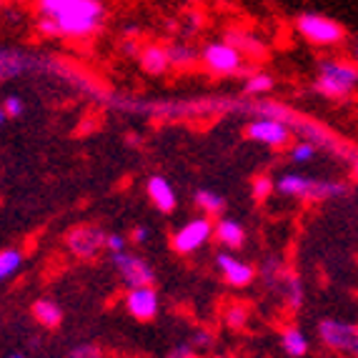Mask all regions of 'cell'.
<instances>
[{
  "label": "cell",
  "instance_id": "ffe728a7",
  "mask_svg": "<svg viewBox=\"0 0 358 358\" xmlns=\"http://www.w3.org/2000/svg\"><path fill=\"white\" fill-rule=\"evenodd\" d=\"M196 203L203 208L206 215H218V213H223V208H226V201H223V196H218L215 191H208V188H198V191H196Z\"/></svg>",
  "mask_w": 358,
  "mask_h": 358
},
{
  "label": "cell",
  "instance_id": "f546056e",
  "mask_svg": "<svg viewBox=\"0 0 358 358\" xmlns=\"http://www.w3.org/2000/svg\"><path fill=\"white\" fill-rule=\"evenodd\" d=\"M106 251H110V253H123V251H126V236H120V233H108Z\"/></svg>",
  "mask_w": 358,
  "mask_h": 358
},
{
  "label": "cell",
  "instance_id": "d590c367",
  "mask_svg": "<svg viewBox=\"0 0 358 358\" xmlns=\"http://www.w3.org/2000/svg\"><path fill=\"white\" fill-rule=\"evenodd\" d=\"M6 358H28V356H25V353H20V351H15V353H8Z\"/></svg>",
  "mask_w": 358,
  "mask_h": 358
},
{
  "label": "cell",
  "instance_id": "5b68a950",
  "mask_svg": "<svg viewBox=\"0 0 358 358\" xmlns=\"http://www.w3.org/2000/svg\"><path fill=\"white\" fill-rule=\"evenodd\" d=\"M318 338L329 351L348 358H358V323L323 318L318 323Z\"/></svg>",
  "mask_w": 358,
  "mask_h": 358
},
{
  "label": "cell",
  "instance_id": "ac0fdd59",
  "mask_svg": "<svg viewBox=\"0 0 358 358\" xmlns=\"http://www.w3.org/2000/svg\"><path fill=\"white\" fill-rule=\"evenodd\" d=\"M23 253L18 248H8V251H0V283L8 281L10 275H15L23 268Z\"/></svg>",
  "mask_w": 358,
  "mask_h": 358
},
{
  "label": "cell",
  "instance_id": "7402d4cb",
  "mask_svg": "<svg viewBox=\"0 0 358 358\" xmlns=\"http://www.w3.org/2000/svg\"><path fill=\"white\" fill-rule=\"evenodd\" d=\"M28 68L23 55L18 53H0V80H8V78H15L18 73H23Z\"/></svg>",
  "mask_w": 358,
  "mask_h": 358
},
{
  "label": "cell",
  "instance_id": "74e56055",
  "mask_svg": "<svg viewBox=\"0 0 358 358\" xmlns=\"http://www.w3.org/2000/svg\"><path fill=\"white\" fill-rule=\"evenodd\" d=\"M353 63L358 66V43H356V48H353Z\"/></svg>",
  "mask_w": 358,
  "mask_h": 358
},
{
  "label": "cell",
  "instance_id": "f1b7e54d",
  "mask_svg": "<svg viewBox=\"0 0 358 358\" xmlns=\"http://www.w3.org/2000/svg\"><path fill=\"white\" fill-rule=\"evenodd\" d=\"M23 101H20L18 96H8L6 101H3V110H6L8 118H18L20 113H23Z\"/></svg>",
  "mask_w": 358,
  "mask_h": 358
},
{
  "label": "cell",
  "instance_id": "ba28073f",
  "mask_svg": "<svg viewBox=\"0 0 358 358\" xmlns=\"http://www.w3.org/2000/svg\"><path fill=\"white\" fill-rule=\"evenodd\" d=\"M106 238L108 233H103L98 226H78L66 236V245L76 258L90 261L106 248Z\"/></svg>",
  "mask_w": 358,
  "mask_h": 358
},
{
  "label": "cell",
  "instance_id": "d6986e66",
  "mask_svg": "<svg viewBox=\"0 0 358 358\" xmlns=\"http://www.w3.org/2000/svg\"><path fill=\"white\" fill-rule=\"evenodd\" d=\"M226 43L228 45H233V48L238 50L241 55H245V53H251V55H261L263 50V45L258 43V38H253V36H245V33H236V30H231L228 33V38H226Z\"/></svg>",
  "mask_w": 358,
  "mask_h": 358
},
{
  "label": "cell",
  "instance_id": "4316f807",
  "mask_svg": "<svg viewBox=\"0 0 358 358\" xmlns=\"http://www.w3.org/2000/svg\"><path fill=\"white\" fill-rule=\"evenodd\" d=\"M273 191H275V183L268 176H258V178L253 180V198H256V201H266Z\"/></svg>",
  "mask_w": 358,
  "mask_h": 358
},
{
  "label": "cell",
  "instance_id": "484cf974",
  "mask_svg": "<svg viewBox=\"0 0 358 358\" xmlns=\"http://www.w3.org/2000/svg\"><path fill=\"white\" fill-rule=\"evenodd\" d=\"M313 155H316V145L310 143V141H299V143L291 148L293 163H308Z\"/></svg>",
  "mask_w": 358,
  "mask_h": 358
},
{
  "label": "cell",
  "instance_id": "7c38bea8",
  "mask_svg": "<svg viewBox=\"0 0 358 358\" xmlns=\"http://www.w3.org/2000/svg\"><path fill=\"white\" fill-rule=\"evenodd\" d=\"M203 63L213 73L228 76V73L238 71L241 63H243V55L233 48V45H228V43H213V45H208L203 50Z\"/></svg>",
  "mask_w": 358,
  "mask_h": 358
},
{
  "label": "cell",
  "instance_id": "9a60e30c",
  "mask_svg": "<svg viewBox=\"0 0 358 358\" xmlns=\"http://www.w3.org/2000/svg\"><path fill=\"white\" fill-rule=\"evenodd\" d=\"M213 236L218 238V243L226 245V248H241L245 243V231L238 221H233V218H221V221L213 226Z\"/></svg>",
  "mask_w": 358,
  "mask_h": 358
},
{
  "label": "cell",
  "instance_id": "8fae6325",
  "mask_svg": "<svg viewBox=\"0 0 358 358\" xmlns=\"http://www.w3.org/2000/svg\"><path fill=\"white\" fill-rule=\"evenodd\" d=\"M215 266L221 271L223 281L233 288L251 286L253 278H256V268H253L251 263L241 261V258H236L233 253H218V256H215Z\"/></svg>",
  "mask_w": 358,
  "mask_h": 358
},
{
  "label": "cell",
  "instance_id": "5bb4252c",
  "mask_svg": "<svg viewBox=\"0 0 358 358\" xmlns=\"http://www.w3.org/2000/svg\"><path fill=\"white\" fill-rule=\"evenodd\" d=\"M281 348L288 358H306L310 351V341L303 329L299 326H286L281 331Z\"/></svg>",
  "mask_w": 358,
  "mask_h": 358
},
{
  "label": "cell",
  "instance_id": "52a82bcc",
  "mask_svg": "<svg viewBox=\"0 0 358 358\" xmlns=\"http://www.w3.org/2000/svg\"><path fill=\"white\" fill-rule=\"evenodd\" d=\"M210 236H213V223L208 218H193V221H188L173 233L171 245L180 256H191V253H196L198 248H203L208 243Z\"/></svg>",
  "mask_w": 358,
  "mask_h": 358
},
{
  "label": "cell",
  "instance_id": "e0dca14e",
  "mask_svg": "<svg viewBox=\"0 0 358 358\" xmlns=\"http://www.w3.org/2000/svg\"><path fill=\"white\" fill-rule=\"evenodd\" d=\"M281 291H283V299L291 308H301L303 306V299H306V291H303V283H301L299 275L293 273H286L281 281Z\"/></svg>",
  "mask_w": 358,
  "mask_h": 358
},
{
  "label": "cell",
  "instance_id": "2e32d148",
  "mask_svg": "<svg viewBox=\"0 0 358 358\" xmlns=\"http://www.w3.org/2000/svg\"><path fill=\"white\" fill-rule=\"evenodd\" d=\"M30 310H33V318L45 329H58L63 323V308L50 299H38Z\"/></svg>",
  "mask_w": 358,
  "mask_h": 358
},
{
  "label": "cell",
  "instance_id": "8992f818",
  "mask_svg": "<svg viewBox=\"0 0 358 358\" xmlns=\"http://www.w3.org/2000/svg\"><path fill=\"white\" fill-rule=\"evenodd\" d=\"M113 266L118 278L123 281L126 288H141V286H153L155 271L150 268V263H145L143 258L133 256V253H113Z\"/></svg>",
  "mask_w": 358,
  "mask_h": 358
},
{
  "label": "cell",
  "instance_id": "30bf717a",
  "mask_svg": "<svg viewBox=\"0 0 358 358\" xmlns=\"http://www.w3.org/2000/svg\"><path fill=\"white\" fill-rule=\"evenodd\" d=\"M126 308L136 321H153L161 310V301L153 286L128 288L126 293Z\"/></svg>",
  "mask_w": 358,
  "mask_h": 358
},
{
  "label": "cell",
  "instance_id": "44dd1931",
  "mask_svg": "<svg viewBox=\"0 0 358 358\" xmlns=\"http://www.w3.org/2000/svg\"><path fill=\"white\" fill-rule=\"evenodd\" d=\"M141 63H143V68L148 73H163L168 68V63H171V58H168V50L166 48H145L143 50V58H141Z\"/></svg>",
  "mask_w": 358,
  "mask_h": 358
},
{
  "label": "cell",
  "instance_id": "277c9868",
  "mask_svg": "<svg viewBox=\"0 0 358 358\" xmlns=\"http://www.w3.org/2000/svg\"><path fill=\"white\" fill-rule=\"evenodd\" d=\"M296 30L303 41H308L310 45H318V48H331V45L346 41V28L316 10L301 13L296 18Z\"/></svg>",
  "mask_w": 358,
  "mask_h": 358
},
{
  "label": "cell",
  "instance_id": "4dcf8cb0",
  "mask_svg": "<svg viewBox=\"0 0 358 358\" xmlns=\"http://www.w3.org/2000/svg\"><path fill=\"white\" fill-rule=\"evenodd\" d=\"M193 348H210L213 346V334L210 331H193V341H191Z\"/></svg>",
  "mask_w": 358,
  "mask_h": 358
},
{
  "label": "cell",
  "instance_id": "cb8c5ba5",
  "mask_svg": "<svg viewBox=\"0 0 358 358\" xmlns=\"http://www.w3.org/2000/svg\"><path fill=\"white\" fill-rule=\"evenodd\" d=\"M243 90L248 96H263V93H271L273 90V78L268 73H253V76L245 78Z\"/></svg>",
  "mask_w": 358,
  "mask_h": 358
},
{
  "label": "cell",
  "instance_id": "4fadbf2b",
  "mask_svg": "<svg viewBox=\"0 0 358 358\" xmlns=\"http://www.w3.org/2000/svg\"><path fill=\"white\" fill-rule=\"evenodd\" d=\"M148 196H150V201H153V206L161 210V213H173L176 203H178L173 185L168 183V178H163V176H150Z\"/></svg>",
  "mask_w": 358,
  "mask_h": 358
},
{
  "label": "cell",
  "instance_id": "8d00e7d4",
  "mask_svg": "<svg viewBox=\"0 0 358 358\" xmlns=\"http://www.w3.org/2000/svg\"><path fill=\"white\" fill-rule=\"evenodd\" d=\"M8 115H6V110H3V106H0V126H3V120H6Z\"/></svg>",
  "mask_w": 358,
  "mask_h": 358
},
{
  "label": "cell",
  "instance_id": "83f0119b",
  "mask_svg": "<svg viewBox=\"0 0 358 358\" xmlns=\"http://www.w3.org/2000/svg\"><path fill=\"white\" fill-rule=\"evenodd\" d=\"M66 358H103V348L96 346V343H80Z\"/></svg>",
  "mask_w": 358,
  "mask_h": 358
},
{
  "label": "cell",
  "instance_id": "d6a6232c",
  "mask_svg": "<svg viewBox=\"0 0 358 358\" xmlns=\"http://www.w3.org/2000/svg\"><path fill=\"white\" fill-rule=\"evenodd\" d=\"M168 358H198V351L191 343H178L173 351L168 353Z\"/></svg>",
  "mask_w": 358,
  "mask_h": 358
},
{
  "label": "cell",
  "instance_id": "6da1fadb",
  "mask_svg": "<svg viewBox=\"0 0 358 358\" xmlns=\"http://www.w3.org/2000/svg\"><path fill=\"white\" fill-rule=\"evenodd\" d=\"M45 36L88 38L103 23L101 0H38Z\"/></svg>",
  "mask_w": 358,
  "mask_h": 358
},
{
  "label": "cell",
  "instance_id": "d4e9b609",
  "mask_svg": "<svg viewBox=\"0 0 358 358\" xmlns=\"http://www.w3.org/2000/svg\"><path fill=\"white\" fill-rule=\"evenodd\" d=\"M261 275L268 283H275V281H283L286 271H283V266L278 261H275V258H266V263L261 266Z\"/></svg>",
  "mask_w": 358,
  "mask_h": 358
},
{
  "label": "cell",
  "instance_id": "7a4b0ae2",
  "mask_svg": "<svg viewBox=\"0 0 358 358\" xmlns=\"http://www.w3.org/2000/svg\"><path fill=\"white\" fill-rule=\"evenodd\" d=\"M313 90L329 101H346L358 90V66L348 60H321Z\"/></svg>",
  "mask_w": 358,
  "mask_h": 358
},
{
  "label": "cell",
  "instance_id": "836d02e7",
  "mask_svg": "<svg viewBox=\"0 0 358 358\" xmlns=\"http://www.w3.org/2000/svg\"><path fill=\"white\" fill-rule=\"evenodd\" d=\"M150 238V228L148 226H136L133 228V241L136 243H145Z\"/></svg>",
  "mask_w": 358,
  "mask_h": 358
},
{
  "label": "cell",
  "instance_id": "e575fe53",
  "mask_svg": "<svg viewBox=\"0 0 358 358\" xmlns=\"http://www.w3.org/2000/svg\"><path fill=\"white\" fill-rule=\"evenodd\" d=\"M351 171H353V178L358 180V153H353V161H351Z\"/></svg>",
  "mask_w": 358,
  "mask_h": 358
},
{
  "label": "cell",
  "instance_id": "f35d334b",
  "mask_svg": "<svg viewBox=\"0 0 358 358\" xmlns=\"http://www.w3.org/2000/svg\"><path fill=\"white\" fill-rule=\"evenodd\" d=\"M213 358H226V356H213Z\"/></svg>",
  "mask_w": 358,
  "mask_h": 358
},
{
  "label": "cell",
  "instance_id": "3957f363",
  "mask_svg": "<svg viewBox=\"0 0 358 358\" xmlns=\"http://www.w3.org/2000/svg\"><path fill=\"white\" fill-rule=\"evenodd\" d=\"M275 191L288 198H308V201H329L346 193V183L338 180H318L303 173H286L278 178Z\"/></svg>",
  "mask_w": 358,
  "mask_h": 358
},
{
  "label": "cell",
  "instance_id": "603a6c76",
  "mask_svg": "<svg viewBox=\"0 0 358 358\" xmlns=\"http://www.w3.org/2000/svg\"><path fill=\"white\" fill-rule=\"evenodd\" d=\"M223 323H226V326L231 331L245 329V323H248V306H243V303H231L226 310H223Z\"/></svg>",
  "mask_w": 358,
  "mask_h": 358
},
{
  "label": "cell",
  "instance_id": "1f68e13d",
  "mask_svg": "<svg viewBox=\"0 0 358 358\" xmlns=\"http://www.w3.org/2000/svg\"><path fill=\"white\" fill-rule=\"evenodd\" d=\"M168 58H171V63H188V60L196 58V53L188 48H171L168 50Z\"/></svg>",
  "mask_w": 358,
  "mask_h": 358
},
{
  "label": "cell",
  "instance_id": "9c48e42d",
  "mask_svg": "<svg viewBox=\"0 0 358 358\" xmlns=\"http://www.w3.org/2000/svg\"><path fill=\"white\" fill-rule=\"evenodd\" d=\"M245 136L256 143L271 145V148H283L291 141V126L275 118H256L248 123Z\"/></svg>",
  "mask_w": 358,
  "mask_h": 358
}]
</instances>
